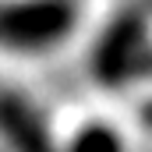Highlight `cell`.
Listing matches in <instances>:
<instances>
[{"instance_id":"1","label":"cell","mask_w":152,"mask_h":152,"mask_svg":"<svg viewBox=\"0 0 152 152\" xmlns=\"http://www.w3.org/2000/svg\"><path fill=\"white\" fill-rule=\"evenodd\" d=\"M75 28L71 0H11L0 7V42L18 53L57 46Z\"/></svg>"},{"instance_id":"2","label":"cell","mask_w":152,"mask_h":152,"mask_svg":"<svg viewBox=\"0 0 152 152\" xmlns=\"http://www.w3.org/2000/svg\"><path fill=\"white\" fill-rule=\"evenodd\" d=\"M152 46H149V25L142 14H120L106 25L92 50V75L103 85H127L138 71L149 67Z\"/></svg>"},{"instance_id":"3","label":"cell","mask_w":152,"mask_h":152,"mask_svg":"<svg viewBox=\"0 0 152 152\" xmlns=\"http://www.w3.org/2000/svg\"><path fill=\"white\" fill-rule=\"evenodd\" d=\"M0 134L14 152H57L32 103L14 92H0Z\"/></svg>"},{"instance_id":"4","label":"cell","mask_w":152,"mask_h":152,"mask_svg":"<svg viewBox=\"0 0 152 152\" xmlns=\"http://www.w3.org/2000/svg\"><path fill=\"white\" fill-rule=\"evenodd\" d=\"M67 152H124V142L110 124H85L78 127V134L71 138Z\"/></svg>"},{"instance_id":"5","label":"cell","mask_w":152,"mask_h":152,"mask_svg":"<svg viewBox=\"0 0 152 152\" xmlns=\"http://www.w3.org/2000/svg\"><path fill=\"white\" fill-rule=\"evenodd\" d=\"M145 120L152 124V99H149V106H145Z\"/></svg>"}]
</instances>
